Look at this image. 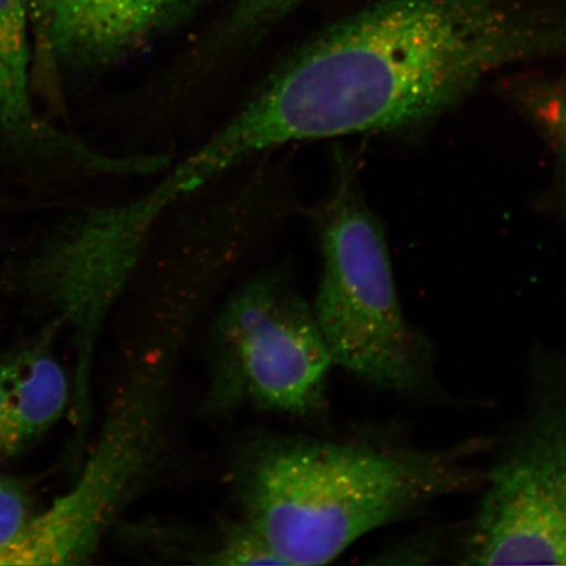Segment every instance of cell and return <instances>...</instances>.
I'll use <instances>...</instances> for the list:
<instances>
[{
	"label": "cell",
	"mask_w": 566,
	"mask_h": 566,
	"mask_svg": "<svg viewBox=\"0 0 566 566\" xmlns=\"http://www.w3.org/2000/svg\"><path fill=\"white\" fill-rule=\"evenodd\" d=\"M564 54L556 0H373L289 59L329 139L428 123L488 76Z\"/></svg>",
	"instance_id": "obj_1"
},
{
	"label": "cell",
	"mask_w": 566,
	"mask_h": 566,
	"mask_svg": "<svg viewBox=\"0 0 566 566\" xmlns=\"http://www.w3.org/2000/svg\"><path fill=\"white\" fill-rule=\"evenodd\" d=\"M483 444L420 450L263 436L232 467L240 520L280 565L329 564L374 530L483 484L485 472L469 462Z\"/></svg>",
	"instance_id": "obj_2"
},
{
	"label": "cell",
	"mask_w": 566,
	"mask_h": 566,
	"mask_svg": "<svg viewBox=\"0 0 566 566\" xmlns=\"http://www.w3.org/2000/svg\"><path fill=\"white\" fill-rule=\"evenodd\" d=\"M354 172L337 155L329 192L311 210L322 252L311 304L334 365L389 392H419L433 353L402 311L384 230Z\"/></svg>",
	"instance_id": "obj_3"
},
{
	"label": "cell",
	"mask_w": 566,
	"mask_h": 566,
	"mask_svg": "<svg viewBox=\"0 0 566 566\" xmlns=\"http://www.w3.org/2000/svg\"><path fill=\"white\" fill-rule=\"evenodd\" d=\"M205 290L175 282L147 342L125 373L75 484L44 509L56 546L87 564L108 531L157 479L167 455L176 366Z\"/></svg>",
	"instance_id": "obj_4"
},
{
	"label": "cell",
	"mask_w": 566,
	"mask_h": 566,
	"mask_svg": "<svg viewBox=\"0 0 566 566\" xmlns=\"http://www.w3.org/2000/svg\"><path fill=\"white\" fill-rule=\"evenodd\" d=\"M332 366L313 304L285 268L269 266L239 283L212 318L202 409L313 417L325 408Z\"/></svg>",
	"instance_id": "obj_5"
},
{
	"label": "cell",
	"mask_w": 566,
	"mask_h": 566,
	"mask_svg": "<svg viewBox=\"0 0 566 566\" xmlns=\"http://www.w3.org/2000/svg\"><path fill=\"white\" fill-rule=\"evenodd\" d=\"M463 565L566 564V370L543 360L523 420L485 471Z\"/></svg>",
	"instance_id": "obj_6"
},
{
	"label": "cell",
	"mask_w": 566,
	"mask_h": 566,
	"mask_svg": "<svg viewBox=\"0 0 566 566\" xmlns=\"http://www.w3.org/2000/svg\"><path fill=\"white\" fill-rule=\"evenodd\" d=\"M209 0H66L52 21L44 65L115 67L188 21Z\"/></svg>",
	"instance_id": "obj_7"
},
{
	"label": "cell",
	"mask_w": 566,
	"mask_h": 566,
	"mask_svg": "<svg viewBox=\"0 0 566 566\" xmlns=\"http://www.w3.org/2000/svg\"><path fill=\"white\" fill-rule=\"evenodd\" d=\"M31 38L28 0H0V139L18 151L53 158L84 175L123 176L129 165L124 155L97 151L35 113Z\"/></svg>",
	"instance_id": "obj_8"
},
{
	"label": "cell",
	"mask_w": 566,
	"mask_h": 566,
	"mask_svg": "<svg viewBox=\"0 0 566 566\" xmlns=\"http://www.w3.org/2000/svg\"><path fill=\"white\" fill-rule=\"evenodd\" d=\"M307 0H235L182 59L161 74L151 96L160 108L177 109L230 77L265 35Z\"/></svg>",
	"instance_id": "obj_9"
},
{
	"label": "cell",
	"mask_w": 566,
	"mask_h": 566,
	"mask_svg": "<svg viewBox=\"0 0 566 566\" xmlns=\"http://www.w3.org/2000/svg\"><path fill=\"white\" fill-rule=\"evenodd\" d=\"M509 95L566 171V80L527 77L513 82Z\"/></svg>",
	"instance_id": "obj_10"
},
{
	"label": "cell",
	"mask_w": 566,
	"mask_h": 566,
	"mask_svg": "<svg viewBox=\"0 0 566 566\" xmlns=\"http://www.w3.org/2000/svg\"><path fill=\"white\" fill-rule=\"evenodd\" d=\"M39 513L30 486L0 475V565H15L17 549Z\"/></svg>",
	"instance_id": "obj_11"
},
{
	"label": "cell",
	"mask_w": 566,
	"mask_h": 566,
	"mask_svg": "<svg viewBox=\"0 0 566 566\" xmlns=\"http://www.w3.org/2000/svg\"><path fill=\"white\" fill-rule=\"evenodd\" d=\"M66 0H28L30 9L33 54L40 62H44L49 32H51L52 21L56 10L65 3Z\"/></svg>",
	"instance_id": "obj_12"
}]
</instances>
